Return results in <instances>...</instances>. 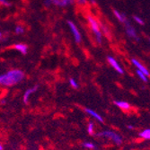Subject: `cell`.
Returning a JSON list of instances; mask_svg holds the SVG:
<instances>
[{
  "instance_id": "1",
  "label": "cell",
  "mask_w": 150,
  "mask_h": 150,
  "mask_svg": "<svg viewBox=\"0 0 150 150\" xmlns=\"http://www.w3.org/2000/svg\"><path fill=\"white\" fill-rule=\"evenodd\" d=\"M24 77L23 71L15 69L7 72L6 74L0 75V85L5 86H12L18 84Z\"/></svg>"
},
{
  "instance_id": "2",
  "label": "cell",
  "mask_w": 150,
  "mask_h": 150,
  "mask_svg": "<svg viewBox=\"0 0 150 150\" xmlns=\"http://www.w3.org/2000/svg\"><path fill=\"white\" fill-rule=\"evenodd\" d=\"M87 20L90 23V26L93 32V33L95 34V38H96V40L98 43H102L103 42V35H102V33L100 32V27H99V24L97 23V21L95 20L93 17L92 16H88L87 17Z\"/></svg>"
},
{
  "instance_id": "3",
  "label": "cell",
  "mask_w": 150,
  "mask_h": 150,
  "mask_svg": "<svg viewBox=\"0 0 150 150\" xmlns=\"http://www.w3.org/2000/svg\"><path fill=\"white\" fill-rule=\"evenodd\" d=\"M98 136H102V137L111 139L117 145H120L122 143V139L120 138V136H119L117 133H115L113 131H111V130H106V131L100 132V133H98Z\"/></svg>"
},
{
  "instance_id": "4",
  "label": "cell",
  "mask_w": 150,
  "mask_h": 150,
  "mask_svg": "<svg viewBox=\"0 0 150 150\" xmlns=\"http://www.w3.org/2000/svg\"><path fill=\"white\" fill-rule=\"evenodd\" d=\"M74 0H45V5L47 6L50 5H55L58 6H67L73 3Z\"/></svg>"
},
{
  "instance_id": "5",
  "label": "cell",
  "mask_w": 150,
  "mask_h": 150,
  "mask_svg": "<svg viewBox=\"0 0 150 150\" xmlns=\"http://www.w3.org/2000/svg\"><path fill=\"white\" fill-rule=\"evenodd\" d=\"M67 23H69V27H70V30H71V33H73L74 35V38H75V40H76V43H79L81 42V40H82V37H81V34L77 29V27L76 26V24L71 22V21H69L67 22Z\"/></svg>"
},
{
  "instance_id": "6",
  "label": "cell",
  "mask_w": 150,
  "mask_h": 150,
  "mask_svg": "<svg viewBox=\"0 0 150 150\" xmlns=\"http://www.w3.org/2000/svg\"><path fill=\"white\" fill-rule=\"evenodd\" d=\"M107 60H108V62L110 63V65L113 67V69H114L118 73H120V74H123V69H121L120 66L119 65V63L117 62V60H116L114 58H112V57H111V56H108V57H107Z\"/></svg>"
},
{
  "instance_id": "7",
  "label": "cell",
  "mask_w": 150,
  "mask_h": 150,
  "mask_svg": "<svg viewBox=\"0 0 150 150\" xmlns=\"http://www.w3.org/2000/svg\"><path fill=\"white\" fill-rule=\"evenodd\" d=\"M125 24H126V33H127V34H128L129 37L134 38L136 40H137V42H139V38L138 37L137 33H136L135 29H134L133 27L129 24V22H127Z\"/></svg>"
},
{
  "instance_id": "8",
  "label": "cell",
  "mask_w": 150,
  "mask_h": 150,
  "mask_svg": "<svg viewBox=\"0 0 150 150\" xmlns=\"http://www.w3.org/2000/svg\"><path fill=\"white\" fill-rule=\"evenodd\" d=\"M131 62H132V64L137 67V69L139 70V71H141L143 74H145L146 76H149V72H148V70L146 69V67H144L139 60H137V59H133L132 60H131Z\"/></svg>"
},
{
  "instance_id": "9",
  "label": "cell",
  "mask_w": 150,
  "mask_h": 150,
  "mask_svg": "<svg viewBox=\"0 0 150 150\" xmlns=\"http://www.w3.org/2000/svg\"><path fill=\"white\" fill-rule=\"evenodd\" d=\"M38 89V86H35L34 87H33V88H30V89H28L26 92H25V93L23 94V102L25 103H28V100H29V96L30 95L33 93H34V92H36V90Z\"/></svg>"
},
{
  "instance_id": "10",
  "label": "cell",
  "mask_w": 150,
  "mask_h": 150,
  "mask_svg": "<svg viewBox=\"0 0 150 150\" xmlns=\"http://www.w3.org/2000/svg\"><path fill=\"white\" fill-rule=\"evenodd\" d=\"M15 49L16 50H18L19 52H21L22 54H23V55H25L27 53V50H28V46L23 43H18V44L15 45Z\"/></svg>"
},
{
  "instance_id": "11",
  "label": "cell",
  "mask_w": 150,
  "mask_h": 150,
  "mask_svg": "<svg viewBox=\"0 0 150 150\" xmlns=\"http://www.w3.org/2000/svg\"><path fill=\"white\" fill-rule=\"evenodd\" d=\"M86 112L89 115L93 116V118H95L97 120H99L100 122H103V119L102 118V116H101L99 113H97L96 112H94V111L91 110V109H86Z\"/></svg>"
},
{
  "instance_id": "12",
  "label": "cell",
  "mask_w": 150,
  "mask_h": 150,
  "mask_svg": "<svg viewBox=\"0 0 150 150\" xmlns=\"http://www.w3.org/2000/svg\"><path fill=\"white\" fill-rule=\"evenodd\" d=\"M114 104L117 105L120 109H123V110H129L130 108V105L127 102H124V101H115Z\"/></svg>"
},
{
  "instance_id": "13",
  "label": "cell",
  "mask_w": 150,
  "mask_h": 150,
  "mask_svg": "<svg viewBox=\"0 0 150 150\" xmlns=\"http://www.w3.org/2000/svg\"><path fill=\"white\" fill-rule=\"evenodd\" d=\"M114 15H115V16L117 17V19H118L120 22H121V23H126L127 22H129L128 19L126 18V16L123 15V13H120L119 11H117V10H114Z\"/></svg>"
},
{
  "instance_id": "14",
  "label": "cell",
  "mask_w": 150,
  "mask_h": 150,
  "mask_svg": "<svg viewBox=\"0 0 150 150\" xmlns=\"http://www.w3.org/2000/svg\"><path fill=\"white\" fill-rule=\"evenodd\" d=\"M139 136L143 139H150V129H146L145 130H143L142 132L139 133Z\"/></svg>"
},
{
  "instance_id": "15",
  "label": "cell",
  "mask_w": 150,
  "mask_h": 150,
  "mask_svg": "<svg viewBox=\"0 0 150 150\" xmlns=\"http://www.w3.org/2000/svg\"><path fill=\"white\" fill-rule=\"evenodd\" d=\"M137 74H138V76L144 81V82H147L148 81V79H147V76L145 75V74H143L141 71H139V69H137Z\"/></svg>"
},
{
  "instance_id": "16",
  "label": "cell",
  "mask_w": 150,
  "mask_h": 150,
  "mask_svg": "<svg viewBox=\"0 0 150 150\" xmlns=\"http://www.w3.org/2000/svg\"><path fill=\"white\" fill-rule=\"evenodd\" d=\"M93 127H94V125H93V122H90V123L88 124L87 131H88V133H89L90 135H92V134H93Z\"/></svg>"
},
{
  "instance_id": "17",
  "label": "cell",
  "mask_w": 150,
  "mask_h": 150,
  "mask_svg": "<svg viewBox=\"0 0 150 150\" xmlns=\"http://www.w3.org/2000/svg\"><path fill=\"white\" fill-rule=\"evenodd\" d=\"M23 32H24V29L23 28L22 26H16V34L23 33Z\"/></svg>"
},
{
  "instance_id": "18",
  "label": "cell",
  "mask_w": 150,
  "mask_h": 150,
  "mask_svg": "<svg viewBox=\"0 0 150 150\" xmlns=\"http://www.w3.org/2000/svg\"><path fill=\"white\" fill-rule=\"evenodd\" d=\"M83 146H84L85 147H86V148H89V149L94 148V145L92 144V143H90V142H86V143L83 144Z\"/></svg>"
},
{
  "instance_id": "19",
  "label": "cell",
  "mask_w": 150,
  "mask_h": 150,
  "mask_svg": "<svg viewBox=\"0 0 150 150\" xmlns=\"http://www.w3.org/2000/svg\"><path fill=\"white\" fill-rule=\"evenodd\" d=\"M69 83H70V85H71L74 88H77V87H78V85H77V83H76V80H75L74 78H70Z\"/></svg>"
},
{
  "instance_id": "20",
  "label": "cell",
  "mask_w": 150,
  "mask_h": 150,
  "mask_svg": "<svg viewBox=\"0 0 150 150\" xmlns=\"http://www.w3.org/2000/svg\"><path fill=\"white\" fill-rule=\"evenodd\" d=\"M134 20H135L136 22H137L138 23L141 24V25L144 24V21H143L140 17H139V16H134Z\"/></svg>"
},
{
  "instance_id": "21",
  "label": "cell",
  "mask_w": 150,
  "mask_h": 150,
  "mask_svg": "<svg viewBox=\"0 0 150 150\" xmlns=\"http://www.w3.org/2000/svg\"><path fill=\"white\" fill-rule=\"evenodd\" d=\"M0 3H2V4H4L5 6H9L11 5L8 1H6V0H0Z\"/></svg>"
},
{
  "instance_id": "22",
  "label": "cell",
  "mask_w": 150,
  "mask_h": 150,
  "mask_svg": "<svg viewBox=\"0 0 150 150\" xmlns=\"http://www.w3.org/2000/svg\"><path fill=\"white\" fill-rule=\"evenodd\" d=\"M77 1H78L80 4H83V5L86 3V0H77Z\"/></svg>"
},
{
  "instance_id": "23",
  "label": "cell",
  "mask_w": 150,
  "mask_h": 150,
  "mask_svg": "<svg viewBox=\"0 0 150 150\" xmlns=\"http://www.w3.org/2000/svg\"><path fill=\"white\" fill-rule=\"evenodd\" d=\"M128 128H129V129H133V126H130V125H129V126H128Z\"/></svg>"
},
{
  "instance_id": "24",
  "label": "cell",
  "mask_w": 150,
  "mask_h": 150,
  "mask_svg": "<svg viewBox=\"0 0 150 150\" xmlns=\"http://www.w3.org/2000/svg\"><path fill=\"white\" fill-rule=\"evenodd\" d=\"M0 39H2V33L0 32Z\"/></svg>"
},
{
  "instance_id": "25",
  "label": "cell",
  "mask_w": 150,
  "mask_h": 150,
  "mask_svg": "<svg viewBox=\"0 0 150 150\" xmlns=\"http://www.w3.org/2000/svg\"><path fill=\"white\" fill-rule=\"evenodd\" d=\"M0 150H3V146L1 145H0Z\"/></svg>"
},
{
  "instance_id": "26",
  "label": "cell",
  "mask_w": 150,
  "mask_h": 150,
  "mask_svg": "<svg viewBox=\"0 0 150 150\" xmlns=\"http://www.w3.org/2000/svg\"><path fill=\"white\" fill-rule=\"evenodd\" d=\"M6 103V101H5V100H3V101H2V102H1V103H3V104H4V103Z\"/></svg>"
}]
</instances>
